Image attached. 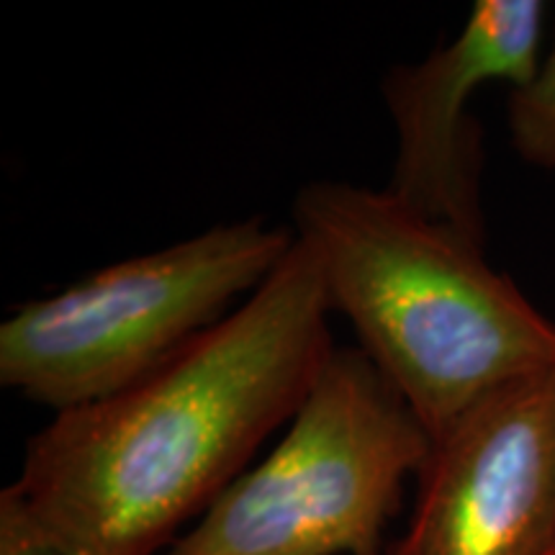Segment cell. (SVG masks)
Here are the masks:
<instances>
[{
  "mask_svg": "<svg viewBox=\"0 0 555 555\" xmlns=\"http://www.w3.org/2000/svg\"><path fill=\"white\" fill-rule=\"evenodd\" d=\"M309 247L147 378L52 416L13 494L88 555H163L301 409L335 350Z\"/></svg>",
  "mask_w": 555,
  "mask_h": 555,
  "instance_id": "1",
  "label": "cell"
},
{
  "mask_svg": "<svg viewBox=\"0 0 555 555\" xmlns=\"http://www.w3.org/2000/svg\"><path fill=\"white\" fill-rule=\"evenodd\" d=\"M330 309L433 437L486 397L555 367V324L483 245L393 193L311 180L294 198Z\"/></svg>",
  "mask_w": 555,
  "mask_h": 555,
  "instance_id": "2",
  "label": "cell"
},
{
  "mask_svg": "<svg viewBox=\"0 0 555 555\" xmlns=\"http://www.w3.org/2000/svg\"><path fill=\"white\" fill-rule=\"evenodd\" d=\"M429 450L371 358L335 347L281 442L163 555H384Z\"/></svg>",
  "mask_w": 555,
  "mask_h": 555,
  "instance_id": "3",
  "label": "cell"
},
{
  "mask_svg": "<svg viewBox=\"0 0 555 555\" xmlns=\"http://www.w3.org/2000/svg\"><path fill=\"white\" fill-rule=\"evenodd\" d=\"M294 242L262 217L229 221L21 304L0 324V384L54 414L114 397L229 317Z\"/></svg>",
  "mask_w": 555,
  "mask_h": 555,
  "instance_id": "4",
  "label": "cell"
},
{
  "mask_svg": "<svg viewBox=\"0 0 555 555\" xmlns=\"http://www.w3.org/2000/svg\"><path fill=\"white\" fill-rule=\"evenodd\" d=\"M384 555H555V367L433 437L412 515Z\"/></svg>",
  "mask_w": 555,
  "mask_h": 555,
  "instance_id": "5",
  "label": "cell"
},
{
  "mask_svg": "<svg viewBox=\"0 0 555 555\" xmlns=\"http://www.w3.org/2000/svg\"><path fill=\"white\" fill-rule=\"evenodd\" d=\"M543 0H476L466 24L425 60L393 65L380 99L397 137L393 193L427 219L483 245V137L470 99L486 82L522 88L543 60Z\"/></svg>",
  "mask_w": 555,
  "mask_h": 555,
  "instance_id": "6",
  "label": "cell"
},
{
  "mask_svg": "<svg viewBox=\"0 0 555 555\" xmlns=\"http://www.w3.org/2000/svg\"><path fill=\"white\" fill-rule=\"evenodd\" d=\"M506 124L517 155L538 168H555V34L538 73L509 90Z\"/></svg>",
  "mask_w": 555,
  "mask_h": 555,
  "instance_id": "7",
  "label": "cell"
},
{
  "mask_svg": "<svg viewBox=\"0 0 555 555\" xmlns=\"http://www.w3.org/2000/svg\"><path fill=\"white\" fill-rule=\"evenodd\" d=\"M0 555H88L41 525L13 494L11 486L0 491Z\"/></svg>",
  "mask_w": 555,
  "mask_h": 555,
  "instance_id": "8",
  "label": "cell"
}]
</instances>
